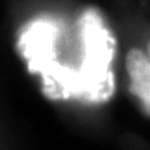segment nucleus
Masks as SVG:
<instances>
[{"instance_id":"3","label":"nucleus","mask_w":150,"mask_h":150,"mask_svg":"<svg viewBox=\"0 0 150 150\" xmlns=\"http://www.w3.org/2000/svg\"><path fill=\"white\" fill-rule=\"evenodd\" d=\"M148 56L150 59V41H149V45H148Z\"/></svg>"},{"instance_id":"1","label":"nucleus","mask_w":150,"mask_h":150,"mask_svg":"<svg viewBox=\"0 0 150 150\" xmlns=\"http://www.w3.org/2000/svg\"><path fill=\"white\" fill-rule=\"evenodd\" d=\"M80 30L85 53L81 67L75 71V95L93 103L105 101L114 90L110 70L114 39L94 9L84 11Z\"/></svg>"},{"instance_id":"2","label":"nucleus","mask_w":150,"mask_h":150,"mask_svg":"<svg viewBox=\"0 0 150 150\" xmlns=\"http://www.w3.org/2000/svg\"><path fill=\"white\" fill-rule=\"evenodd\" d=\"M126 70L130 78V91L150 115V59L143 50L133 48L126 54Z\"/></svg>"}]
</instances>
